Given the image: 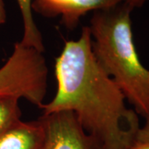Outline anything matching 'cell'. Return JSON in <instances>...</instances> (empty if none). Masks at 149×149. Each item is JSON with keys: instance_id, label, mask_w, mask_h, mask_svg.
Wrapping results in <instances>:
<instances>
[{"instance_id": "cell-4", "label": "cell", "mask_w": 149, "mask_h": 149, "mask_svg": "<svg viewBox=\"0 0 149 149\" xmlns=\"http://www.w3.org/2000/svg\"><path fill=\"white\" fill-rule=\"evenodd\" d=\"M39 118L45 132L43 149H102L72 112H52Z\"/></svg>"}, {"instance_id": "cell-7", "label": "cell", "mask_w": 149, "mask_h": 149, "mask_svg": "<svg viewBox=\"0 0 149 149\" xmlns=\"http://www.w3.org/2000/svg\"><path fill=\"white\" fill-rule=\"evenodd\" d=\"M32 1L33 0H17L23 24V35L19 42L23 46L34 48L43 52L44 44L42 36L32 15Z\"/></svg>"}, {"instance_id": "cell-6", "label": "cell", "mask_w": 149, "mask_h": 149, "mask_svg": "<svg viewBox=\"0 0 149 149\" xmlns=\"http://www.w3.org/2000/svg\"><path fill=\"white\" fill-rule=\"evenodd\" d=\"M45 132L40 118L22 119L0 134V149H43Z\"/></svg>"}, {"instance_id": "cell-5", "label": "cell", "mask_w": 149, "mask_h": 149, "mask_svg": "<svg viewBox=\"0 0 149 149\" xmlns=\"http://www.w3.org/2000/svg\"><path fill=\"white\" fill-rule=\"evenodd\" d=\"M148 0H33L32 11L47 17H60L61 22L66 29L73 30L80 18L90 12H97L128 3L141 8Z\"/></svg>"}, {"instance_id": "cell-1", "label": "cell", "mask_w": 149, "mask_h": 149, "mask_svg": "<svg viewBox=\"0 0 149 149\" xmlns=\"http://www.w3.org/2000/svg\"><path fill=\"white\" fill-rule=\"evenodd\" d=\"M55 74L57 90L41 108L43 113H74L102 149L131 147L141 127L139 114L127 107L122 91L97 62L89 26L78 39L65 41L56 59Z\"/></svg>"}, {"instance_id": "cell-10", "label": "cell", "mask_w": 149, "mask_h": 149, "mask_svg": "<svg viewBox=\"0 0 149 149\" xmlns=\"http://www.w3.org/2000/svg\"><path fill=\"white\" fill-rule=\"evenodd\" d=\"M128 149H149V141L135 140Z\"/></svg>"}, {"instance_id": "cell-2", "label": "cell", "mask_w": 149, "mask_h": 149, "mask_svg": "<svg viewBox=\"0 0 149 149\" xmlns=\"http://www.w3.org/2000/svg\"><path fill=\"white\" fill-rule=\"evenodd\" d=\"M128 3L93 13L91 19L92 51L97 62L122 91L136 113L149 118V70L134 45Z\"/></svg>"}, {"instance_id": "cell-11", "label": "cell", "mask_w": 149, "mask_h": 149, "mask_svg": "<svg viewBox=\"0 0 149 149\" xmlns=\"http://www.w3.org/2000/svg\"><path fill=\"white\" fill-rule=\"evenodd\" d=\"M6 22V11L3 0H0V25Z\"/></svg>"}, {"instance_id": "cell-3", "label": "cell", "mask_w": 149, "mask_h": 149, "mask_svg": "<svg viewBox=\"0 0 149 149\" xmlns=\"http://www.w3.org/2000/svg\"><path fill=\"white\" fill-rule=\"evenodd\" d=\"M47 77L43 52L16 42L11 56L0 67V98L25 99L42 108L45 104Z\"/></svg>"}, {"instance_id": "cell-8", "label": "cell", "mask_w": 149, "mask_h": 149, "mask_svg": "<svg viewBox=\"0 0 149 149\" xmlns=\"http://www.w3.org/2000/svg\"><path fill=\"white\" fill-rule=\"evenodd\" d=\"M21 117L19 99L15 97L0 98V134L13 123L20 120Z\"/></svg>"}, {"instance_id": "cell-9", "label": "cell", "mask_w": 149, "mask_h": 149, "mask_svg": "<svg viewBox=\"0 0 149 149\" xmlns=\"http://www.w3.org/2000/svg\"><path fill=\"white\" fill-rule=\"evenodd\" d=\"M135 140L149 141V118H147L143 125L140 127Z\"/></svg>"}]
</instances>
